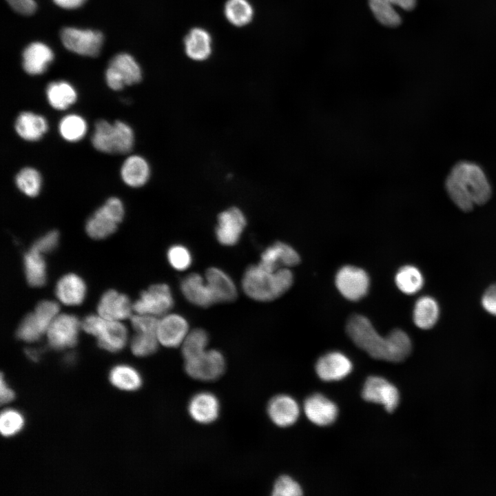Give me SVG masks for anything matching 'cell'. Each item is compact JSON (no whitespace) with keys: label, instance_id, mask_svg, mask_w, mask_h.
<instances>
[{"label":"cell","instance_id":"cell-37","mask_svg":"<svg viewBox=\"0 0 496 496\" xmlns=\"http://www.w3.org/2000/svg\"><path fill=\"white\" fill-rule=\"evenodd\" d=\"M208 341V335L204 329H195L189 332L182 343V354L185 361L204 353L207 350Z\"/></svg>","mask_w":496,"mask_h":496},{"label":"cell","instance_id":"cell-47","mask_svg":"<svg viewBox=\"0 0 496 496\" xmlns=\"http://www.w3.org/2000/svg\"><path fill=\"white\" fill-rule=\"evenodd\" d=\"M9 5L16 12L24 14L30 15L34 12L37 4L34 0H6Z\"/></svg>","mask_w":496,"mask_h":496},{"label":"cell","instance_id":"cell-44","mask_svg":"<svg viewBox=\"0 0 496 496\" xmlns=\"http://www.w3.org/2000/svg\"><path fill=\"white\" fill-rule=\"evenodd\" d=\"M158 320L156 316L149 314L137 313L131 316V323L136 332L155 333Z\"/></svg>","mask_w":496,"mask_h":496},{"label":"cell","instance_id":"cell-17","mask_svg":"<svg viewBox=\"0 0 496 496\" xmlns=\"http://www.w3.org/2000/svg\"><path fill=\"white\" fill-rule=\"evenodd\" d=\"M300 261L299 254L292 247L277 242L262 253L259 265L265 269L273 271L297 265Z\"/></svg>","mask_w":496,"mask_h":496},{"label":"cell","instance_id":"cell-2","mask_svg":"<svg viewBox=\"0 0 496 496\" xmlns=\"http://www.w3.org/2000/svg\"><path fill=\"white\" fill-rule=\"evenodd\" d=\"M445 187L454 204L464 211L485 204L490 198V184L480 166L469 161L455 164L447 176Z\"/></svg>","mask_w":496,"mask_h":496},{"label":"cell","instance_id":"cell-36","mask_svg":"<svg viewBox=\"0 0 496 496\" xmlns=\"http://www.w3.org/2000/svg\"><path fill=\"white\" fill-rule=\"evenodd\" d=\"M395 281L402 292L409 295L417 293L424 285L422 273L412 265L401 267L396 273Z\"/></svg>","mask_w":496,"mask_h":496},{"label":"cell","instance_id":"cell-25","mask_svg":"<svg viewBox=\"0 0 496 496\" xmlns=\"http://www.w3.org/2000/svg\"><path fill=\"white\" fill-rule=\"evenodd\" d=\"M53 57L52 51L45 44L40 42L32 43L23 53V69L32 75L41 74L46 70Z\"/></svg>","mask_w":496,"mask_h":496},{"label":"cell","instance_id":"cell-32","mask_svg":"<svg viewBox=\"0 0 496 496\" xmlns=\"http://www.w3.org/2000/svg\"><path fill=\"white\" fill-rule=\"evenodd\" d=\"M439 315V305L432 297L422 296L416 301L413 310V320L419 328H432L436 324Z\"/></svg>","mask_w":496,"mask_h":496},{"label":"cell","instance_id":"cell-35","mask_svg":"<svg viewBox=\"0 0 496 496\" xmlns=\"http://www.w3.org/2000/svg\"><path fill=\"white\" fill-rule=\"evenodd\" d=\"M224 13L230 23L242 27L252 20L254 10L247 0H227L225 4Z\"/></svg>","mask_w":496,"mask_h":496},{"label":"cell","instance_id":"cell-34","mask_svg":"<svg viewBox=\"0 0 496 496\" xmlns=\"http://www.w3.org/2000/svg\"><path fill=\"white\" fill-rule=\"evenodd\" d=\"M25 276L32 287H42L46 282L45 262L42 254L31 248L23 257Z\"/></svg>","mask_w":496,"mask_h":496},{"label":"cell","instance_id":"cell-33","mask_svg":"<svg viewBox=\"0 0 496 496\" xmlns=\"http://www.w3.org/2000/svg\"><path fill=\"white\" fill-rule=\"evenodd\" d=\"M46 96L50 105L58 110L68 108L75 103L77 98L74 88L65 81L50 83L46 90Z\"/></svg>","mask_w":496,"mask_h":496},{"label":"cell","instance_id":"cell-46","mask_svg":"<svg viewBox=\"0 0 496 496\" xmlns=\"http://www.w3.org/2000/svg\"><path fill=\"white\" fill-rule=\"evenodd\" d=\"M482 304L488 313L496 316V284L490 286L484 292Z\"/></svg>","mask_w":496,"mask_h":496},{"label":"cell","instance_id":"cell-31","mask_svg":"<svg viewBox=\"0 0 496 496\" xmlns=\"http://www.w3.org/2000/svg\"><path fill=\"white\" fill-rule=\"evenodd\" d=\"M109 380L116 388L125 391L138 390L143 384L140 373L127 364H118L110 371Z\"/></svg>","mask_w":496,"mask_h":496},{"label":"cell","instance_id":"cell-50","mask_svg":"<svg viewBox=\"0 0 496 496\" xmlns=\"http://www.w3.org/2000/svg\"><path fill=\"white\" fill-rule=\"evenodd\" d=\"M27 357L34 362H37L40 358L41 351L36 349H27L25 351Z\"/></svg>","mask_w":496,"mask_h":496},{"label":"cell","instance_id":"cell-21","mask_svg":"<svg viewBox=\"0 0 496 496\" xmlns=\"http://www.w3.org/2000/svg\"><path fill=\"white\" fill-rule=\"evenodd\" d=\"M180 289L188 301L199 307H206L216 302L205 278L193 273L180 282Z\"/></svg>","mask_w":496,"mask_h":496},{"label":"cell","instance_id":"cell-29","mask_svg":"<svg viewBox=\"0 0 496 496\" xmlns=\"http://www.w3.org/2000/svg\"><path fill=\"white\" fill-rule=\"evenodd\" d=\"M14 127L23 139L36 141L47 132L48 125L43 116L31 112H23L17 118Z\"/></svg>","mask_w":496,"mask_h":496},{"label":"cell","instance_id":"cell-38","mask_svg":"<svg viewBox=\"0 0 496 496\" xmlns=\"http://www.w3.org/2000/svg\"><path fill=\"white\" fill-rule=\"evenodd\" d=\"M59 130L65 140L76 142L86 134L87 123L83 117L76 114H69L61 120Z\"/></svg>","mask_w":496,"mask_h":496},{"label":"cell","instance_id":"cell-43","mask_svg":"<svg viewBox=\"0 0 496 496\" xmlns=\"http://www.w3.org/2000/svg\"><path fill=\"white\" fill-rule=\"evenodd\" d=\"M272 495L273 496H300L302 495V490L291 477L282 475L276 481Z\"/></svg>","mask_w":496,"mask_h":496},{"label":"cell","instance_id":"cell-6","mask_svg":"<svg viewBox=\"0 0 496 496\" xmlns=\"http://www.w3.org/2000/svg\"><path fill=\"white\" fill-rule=\"evenodd\" d=\"M124 216L121 200L110 198L88 219L85 225L87 234L94 239H102L114 233Z\"/></svg>","mask_w":496,"mask_h":496},{"label":"cell","instance_id":"cell-23","mask_svg":"<svg viewBox=\"0 0 496 496\" xmlns=\"http://www.w3.org/2000/svg\"><path fill=\"white\" fill-rule=\"evenodd\" d=\"M188 412L196 422L209 424L215 421L219 415V401L211 393H198L191 398Z\"/></svg>","mask_w":496,"mask_h":496},{"label":"cell","instance_id":"cell-12","mask_svg":"<svg viewBox=\"0 0 496 496\" xmlns=\"http://www.w3.org/2000/svg\"><path fill=\"white\" fill-rule=\"evenodd\" d=\"M335 285L340 293L347 299L356 301L368 292L369 278L364 270L357 267H342L335 276Z\"/></svg>","mask_w":496,"mask_h":496},{"label":"cell","instance_id":"cell-8","mask_svg":"<svg viewBox=\"0 0 496 496\" xmlns=\"http://www.w3.org/2000/svg\"><path fill=\"white\" fill-rule=\"evenodd\" d=\"M174 303L169 287L166 284H156L141 293L139 298L133 304V309L136 313L158 316L167 313Z\"/></svg>","mask_w":496,"mask_h":496},{"label":"cell","instance_id":"cell-28","mask_svg":"<svg viewBox=\"0 0 496 496\" xmlns=\"http://www.w3.org/2000/svg\"><path fill=\"white\" fill-rule=\"evenodd\" d=\"M148 162L141 156L133 155L123 162L121 175L123 182L132 187H140L148 181L150 176Z\"/></svg>","mask_w":496,"mask_h":496},{"label":"cell","instance_id":"cell-15","mask_svg":"<svg viewBox=\"0 0 496 496\" xmlns=\"http://www.w3.org/2000/svg\"><path fill=\"white\" fill-rule=\"evenodd\" d=\"M188 333V322L176 313L165 315L159 320L156 331L159 343L171 348L182 344Z\"/></svg>","mask_w":496,"mask_h":496},{"label":"cell","instance_id":"cell-22","mask_svg":"<svg viewBox=\"0 0 496 496\" xmlns=\"http://www.w3.org/2000/svg\"><path fill=\"white\" fill-rule=\"evenodd\" d=\"M267 413L275 424L280 427H287L296 422L300 415V408L291 397L278 395L269 401Z\"/></svg>","mask_w":496,"mask_h":496},{"label":"cell","instance_id":"cell-18","mask_svg":"<svg viewBox=\"0 0 496 496\" xmlns=\"http://www.w3.org/2000/svg\"><path fill=\"white\" fill-rule=\"evenodd\" d=\"M133 304L129 298L115 290L103 293L99 302L97 310L100 316L110 320H119L131 316Z\"/></svg>","mask_w":496,"mask_h":496},{"label":"cell","instance_id":"cell-11","mask_svg":"<svg viewBox=\"0 0 496 496\" xmlns=\"http://www.w3.org/2000/svg\"><path fill=\"white\" fill-rule=\"evenodd\" d=\"M79 327V320L75 316H57L47 330L50 347L56 350L74 347L77 342Z\"/></svg>","mask_w":496,"mask_h":496},{"label":"cell","instance_id":"cell-42","mask_svg":"<svg viewBox=\"0 0 496 496\" xmlns=\"http://www.w3.org/2000/svg\"><path fill=\"white\" fill-rule=\"evenodd\" d=\"M167 256L170 265L178 271L187 269L192 262L190 251L182 245H174L170 247Z\"/></svg>","mask_w":496,"mask_h":496},{"label":"cell","instance_id":"cell-5","mask_svg":"<svg viewBox=\"0 0 496 496\" xmlns=\"http://www.w3.org/2000/svg\"><path fill=\"white\" fill-rule=\"evenodd\" d=\"M82 328L86 333L95 336L99 347L107 351H120L126 344L127 329L117 320L89 315L83 320Z\"/></svg>","mask_w":496,"mask_h":496},{"label":"cell","instance_id":"cell-14","mask_svg":"<svg viewBox=\"0 0 496 496\" xmlns=\"http://www.w3.org/2000/svg\"><path fill=\"white\" fill-rule=\"evenodd\" d=\"M246 225L243 212L236 207H230L218 215L216 238L222 245H234L238 242Z\"/></svg>","mask_w":496,"mask_h":496},{"label":"cell","instance_id":"cell-19","mask_svg":"<svg viewBox=\"0 0 496 496\" xmlns=\"http://www.w3.org/2000/svg\"><path fill=\"white\" fill-rule=\"evenodd\" d=\"M304 411L307 418L318 426L331 424L338 415L337 406L319 393L313 394L306 399Z\"/></svg>","mask_w":496,"mask_h":496},{"label":"cell","instance_id":"cell-40","mask_svg":"<svg viewBox=\"0 0 496 496\" xmlns=\"http://www.w3.org/2000/svg\"><path fill=\"white\" fill-rule=\"evenodd\" d=\"M159 342L155 333L137 332L131 342L132 353L138 357H145L156 352Z\"/></svg>","mask_w":496,"mask_h":496},{"label":"cell","instance_id":"cell-4","mask_svg":"<svg viewBox=\"0 0 496 496\" xmlns=\"http://www.w3.org/2000/svg\"><path fill=\"white\" fill-rule=\"evenodd\" d=\"M92 143L99 152L107 154H127L134 144V134L127 123L116 121L113 124L99 120L95 124Z\"/></svg>","mask_w":496,"mask_h":496},{"label":"cell","instance_id":"cell-49","mask_svg":"<svg viewBox=\"0 0 496 496\" xmlns=\"http://www.w3.org/2000/svg\"><path fill=\"white\" fill-rule=\"evenodd\" d=\"M59 6L66 9H74L81 6L85 0H53Z\"/></svg>","mask_w":496,"mask_h":496},{"label":"cell","instance_id":"cell-1","mask_svg":"<svg viewBox=\"0 0 496 496\" xmlns=\"http://www.w3.org/2000/svg\"><path fill=\"white\" fill-rule=\"evenodd\" d=\"M347 332L359 348L375 359L401 362L411 351V339L404 331L395 329L382 337L369 320L362 315H353L349 319Z\"/></svg>","mask_w":496,"mask_h":496},{"label":"cell","instance_id":"cell-41","mask_svg":"<svg viewBox=\"0 0 496 496\" xmlns=\"http://www.w3.org/2000/svg\"><path fill=\"white\" fill-rule=\"evenodd\" d=\"M23 415L15 409L3 411L0 417V431L4 437H11L19 433L24 426Z\"/></svg>","mask_w":496,"mask_h":496},{"label":"cell","instance_id":"cell-26","mask_svg":"<svg viewBox=\"0 0 496 496\" xmlns=\"http://www.w3.org/2000/svg\"><path fill=\"white\" fill-rule=\"evenodd\" d=\"M205 280L216 302H231L236 299L237 290L232 279L224 271L211 267L205 273Z\"/></svg>","mask_w":496,"mask_h":496},{"label":"cell","instance_id":"cell-16","mask_svg":"<svg viewBox=\"0 0 496 496\" xmlns=\"http://www.w3.org/2000/svg\"><path fill=\"white\" fill-rule=\"evenodd\" d=\"M351 360L343 353L329 352L320 357L316 362V371L324 381H337L347 376L352 371Z\"/></svg>","mask_w":496,"mask_h":496},{"label":"cell","instance_id":"cell-9","mask_svg":"<svg viewBox=\"0 0 496 496\" xmlns=\"http://www.w3.org/2000/svg\"><path fill=\"white\" fill-rule=\"evenodd\" d=\"M225 369V360L218 350H206L192 359L185 361V370L188 375L201 381H212L218 378Z\"/></svg>","mask_w":496,"mask_h":496},{"label":"cell","instance_id":"cell-7","mask_svg":"<svg viewBox=\"0 0 496 496\" xmlns=\"http://www.w3.org/2000/svg\"><path fill=\"white\" fill-rule=\"evenodd\" d=\"M106 82L113 90H120L125 85H131L141 81L139 65L128 54L116 55L110 62L105 73Z\"/></svg>","mask_w":496,"mask_h":496},{"label":"cell","instance_id":"cell-30","mask_svg":"<svg viewBox=\"0 0 496 496\" xmlns=\"http://www.w3.org/2000/svg\"><path fill=\"white\" fill-rule=\"evenodd\" d=\"M187 56L194 61H204L211 52V38L208 32L200 28H192L184 38Z\"/></svg>","mask_w":496,"mask_h":496},{"label":"cell","instance_id":"cell-10","mask_svg":"<svg viewBox=\"0 0 496 496\" xmlns=\"http://www.w3.org/2000/svg\"><path fill=\"white\" fill-rule=\"evenodd\" d=\"M61 38L64 46L69 50L92 57L99 55L103 41V34L99 31L74 28H63Z\"/></svg>","mask_w":496,"mask_h":496},{"label":"cell","instance_id":"cell-48","mask_svg":"<svg viewBox=\"0 0 496 496\" xmlns=\"http://www.w3.org/2000/svg\"><path fill=\"white\" fill-rule=\"evenodd\" d=\"M14 397V392L9 387L3 378V374H1L0 386V400L1 404L12 402Z\"/></svg>","mask_w":496,"mask_h":496},{"label":"cell","instance_id":"cell-20","mask_svg":"<svg viewBox=\"0 0 496 496\" xmlns=\"http://www.w3.org/2000/svg\"><path fill=\"white\" fill-rule=\"evenodd\" d=\"M54 320L45 310L36 307L33 313L28 314L22 320L17 331L19 339L33 342L39 340Z\"/></svg>","mask_w":496,"mask_h":496},{"label":"cell","instance_id":"cell-27","mask_svg":"<svg viewBox=\"0 0 496 496\" xmlns=\"http://www.w3.org/2000/svg\"><path fill=\"white\" fill-rule=\"evenodd\" d=\"M86 286L84 281L73 273L63 276L57 282L55 293L59 300L66 305L81 304L85 296Z\"/></svg>","mask_w":496,"mask_h":496},{"label":"cell","instance_id":"cell-24","mask_svg":"<svg viewBox=\"0 0 496 496\" xmlns=\"http://www.w3.org/2000/svg\"><path fill=\"white\" fill-rule=\"evenodd\" d=\"M415 3L416 0H369L370 8L376 19L388 27H396L401 23L395 6L411 10L414 8Z\"/></svg>","mask_w":496,"mask_h":496},{"label":"cell","instance_id":"cell-3","mask_svg":"<svg viewBox=\"0 0 496 496\" xmlns=\"http://www.w3.org/2000/svg\"><path fill=\"white\" fill-rule=\"evenodd\" d=\"M293 274L287 267L268 271L259 264L245 271L242 287L249 298L257 301H271L285 293L292 285Z\"/></svg>","mask_w":496,"mask_h":496},{"label":"cell","instance_id":"cell-39","mask_svg":"<svg viewBox=\"0 0 496 496\" xmlns=\"http://www.w3.org/2000/svg\"><path fill=\"white\" fill-rule=\"evenodd\" d=\"M41 182V176L39 172L32 167L23 168L15 178V183L18 189L30 197H34L39 194Z\"/></svg>","mask_w":496,"mask_h":496},{"label":"cell","instance_id":"cell-45","mask_svg":"<svg viewBox=\"0 0 496 496\" xmlns=\"http://www.w3.org/2000/svg\"><path fill=\"white\" fill-rule=\"evenodd\" d=\"M59 234L53 230L39 238L32 245V248L40 253H48L54 250L59 242Z\"/></svg>","mask_w":496,"mask_h":496},{"label":"cell","instance_id":"cell-13","mask_svg":"<svg viewBox=\"0 0 496 496\" xmlns=\"http://www.w3.org/2000/svg\"><path fill=\"white\" fill-rule=\"evenodd\" d=\"M362 396L367 402L382 404L390 413L397 408L400 401L397 389L386 379L378 376H370L366 379Z\"/></svg>","mask_w":496,"mask_h":496}]
</instances>
